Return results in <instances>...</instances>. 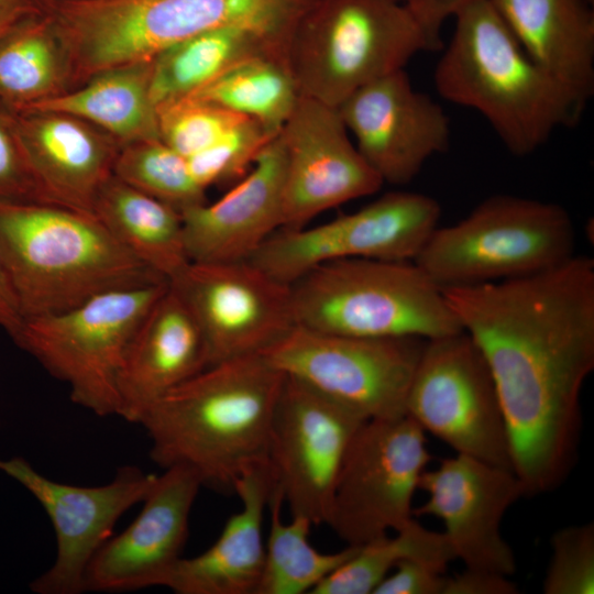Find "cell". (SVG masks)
I'll return each instance as SVG.
<instances>
[{"instance_id": "cell-27", "label": "cell", "mask_w": 594, "mask_h": 594, "mask_svg": "<svg viewBox=\"0 0 594 594\" xmlns=\"http://www.w3.org/2000/svg\"><path fill=\"white\" fill-rule=\"evenodd\" d=\"M94 215L136 258L167 282L190 263L178 210L112 175Z\"/></svg>"}, {"instance_id": "cell-30", "label": "cell", "mask_w": 594, "mask_h": 594, "mask_svg": "<svg viewBox=\"0 0 594 594\" xmlns=\"http://www.w3.org/2000/svg\"><path fill=\"white\" fill-rule=\"evenodd\" d=\"M388 535L358 546L354 553L328 575L311 594H373L404 560H417L446 572L454 552L443 531H432L415 519Z\"/></svg>"}, {"instance_id": "cell-31", "label": "cell", "mask_w": 594, "mask_h": 594, "mask_svg": "<svg viewBox=\"0 0 594 594\" xmlns=\"http://www.w3.org/2000/svg\"><path fill=\"white\" fill-rule=\"evenodd\" d=\"M283 504L282 494L272 490L270 532L256 594H311L354 553L358 546L332 553L318 551L309 541L314 524L301 516H292L289 522H284Z\"/></svg>"}, {"instance_id": "cell-41", "label": "cell", "mask_w": 594, "mask_h": 594, "mask_svg": "<svg viewBox=\"0 0 594 594\" xmlns=\"http://www.w3.org/2000/svg\"><path fill=\"white\" fill-rule=\"evenodd\" d=\"M22 321L23 317L0 253V327L12 338Z\"/></svg>"}, {"instance_id": "cell-33", "label": "cell", "mask_w": 594, "mask_h": 594, "mask_svg": "<svg viewBox=\"0 0 594 594\" xmlns=\"http://www.w3.org/2000/svg\"><path fill=\"white\" fill-rule=\"evenodd\" d=\"M57 55L45 24L24 25L0 44V94L30 103L48 97Z\"/></svg>"}, {"instance_id": "cell-14", "label": "cell", "mask_w": 594, "mask_h": 594, "mask_svg": "<svg viewBox=\"0 0 594 594\" xmlns=\"http://www.w3.org/2000/svg\"><path fill=\"white\" fill-rule=\"evenodd\" d=\"M365 420L285 375L267 440L273 487L292 516L324 524L350 443Z\"/></svg>"}, {"instance_id": "cell-18", "label": "cell", "mask_w": 594, "mask_h": 594, "mask_svg": "<svg viewBox=\"0 0 594 594\" xmlns=\"http://www.w3.org/2000/svg\"><path fill=\"white\" fill-rule=\"evenodd\" d=\"M279 135L285 150L282 229L302 228L319 213L383 186L336 107L300 96Z\"/></svg>"}, {"instance_id": "cell-15", "label": "cell", "mask_w": 594, "mask_h": 594, "mask_svg": "<svg viewBox=\"0 0 594 594\" xmlns=\"http://www.w3.org/2000/svg\"><path fill=\"white\" fill-rule=\"evenodd\" d=\"M168 283L201 332L208 365L262 354L296 326L290 285L248 260L190 262Z\"/></svg>"}, {"instance_id": "cell-26", "label": "cell", "mask_w": 594, "mask_h": 594, "mask_svg": "<svg viewBox=\"0 0 594 594\" xmlns=\"http://www.w3.org/2000/svg\"><path fill=\"white\" fill-rule=\"evenodd\" d=\"M43 114L20 143L44 200L94 213L118 154L69 116Z\"/></svg>"}, {"instance_id": "cell-40", "label": "cell", "mask_w": 594, "mask_h": 594, "mask_svg": "<svg viewBox=\"0 0 594 594\" xmlns=\"http://www.w3.org/2000/svg\"><path fill=\"white\" fill-rule=\"evenodd\" d=\"M516 585L509 578L470 571L448 576L443 594H515Z\"/></svg>"}, {"instance_id": "cell-3", "label": "cell", "mask_w": 594, "mask_h": 594, "mask_svg": "<svg viewBox=\"0 0 594 594\" xmlns=\"http://www.w3.org/2000/svg\"><path fill=\"white\" fill-rule=\"evenodd\" d=\"M453 20L435 69L443 99L477 111L519 157L579 122L585 105L527 55L490 0L472 1Z\"/></svg>"}, {"instance_id": "cell-21", "label": "cell", "mask_w": 594, "mask_h": 594, "mask_svg": "<svg viewBox=\"0 0 594 594\" xmlns=\"http://www.w3.org/2000/svg\"><path fill=\"white\" fill-rule=\"evenodd\" d=\"M284 176L278 133L226 195L180 212L190 262L249 260L283 227Z\"/></svg>"}, {"instance_id": "cell-19", "label": "cell", "mask_w": 594, "mask_h": 594, "mask_svg": "<svg viewBox=\"0 0 594 594\" xmlns=\"http://www.w3.org/2000/svg\"><path fill=\"white\" fill-rule=\"evenodd\" d=\"M355 146L383 184L404 186L450 146V119L399 69L359 88L338 107Z\"/></svg>"}, {"instance_id": "cell-36", "label": "cell", "mask_w": 594, "mask_h": 594, "mask_svg": "<svg viewBox=\"0 0 594 594\" xmlns=\"http://www.w3.org/2000/svg\"><path fill=\"white\" fill-rule=\"evenodd\" d=\"M550 544L552 553L542 581V592L544 594H593V522L557 530L551 537Z\"/></svg>"}, {"instance_id": "cell-23", "label": "cell", "mask_w": 594, "mask_h": 594, "mask_svg": "<svg viewBox=\"0 0 594 594\" xmlns=\"http://www.w3.org/2000/svg\"><path fill=\"white\" fill-rule=\"evenodd\" d=\"M273 482L267 463L245 471L233 487L241 501L217 540L204 552L177 562L166 586L177 594H256L265 541L263 522Z\"/></svg>"}, {"instance_id": "cell-11", "label": "cell", "mask_w": 594, "mask_h": 594, "mask_svg": "<svg viewBox=\"0 0 594 594\" xmlns=\"http://www.w3.org/2000/svg\"><path fill=\"white\" fill-rule=\"evenodd\" d=\"M426 432L407 415L365 420L342 462L326 522L348 546L397 531L431 462Z\"/></svg>"}, {"instance_id": "cell-43", "label": "cell", "mask_w": 594, "mask_h": 594, "mask_svg": "<svg viewBox=\"0 0 594 594\" xmlns=\"http://www.w3.org/2000/svg\"><path fill=\"white\" fill-rule=\"evenodd\" d=\"M397 1H400V2H406L407 0H397Z\"/></svg>"}, {"instance_id": "cell-44", "label": "cell", "mask_w": 594, "mask_h": 594, "mask_svg": "<svg viewBox=\"0 0 594 594\" xmlns=\"http://www.w3.org/2000/svg\"><path fill=\"white\" fill-rule=\"evenodd\" d=\"M591 2H594V0H590Z\"/></svg>"}, {"instance_id": "cell-9", "label": "cell", "mask_w": 594, "mask_h": 594, "mask_svg": "<svg viewBox=\"0 0 594 594\" xmlns=\"http://www.w3.org/2000/svg\"><path fill=\"white\" fill-rule=\"evenodd\" d=\"M305 0H77L69 31L94 74L153 62L167 48L221 26L276 16Z\"/></svg>"}, {"instance_id": "cell-2", "label": "cell", "mask_w": 594, "mask_h": 594, "mask_svg": "<svg viewBox=\"0 0 594 594\" xmlns=\"http://www.w3.org/2000/svg\"><path fill=\"white\" fill-rule=\"evenodd\" d=\"M285 374L263 354L210 364L142 415L151 459L191 470L201 485L233 492L240 476L266 462L267 440Z\"/></svg>"}, {"instance_id": "cell-5", "label": "cell", "mask_w": 594, "mask_h": 594, "mask_svg": "<svg viewBox=\"0 0 594 594\" xmlns=\"http://www.w3.org/2000/svg\"><path fill=\"white\" fill-rule=\"evenodd\" d=\"M425 51L428 38L405 2L308 0L284 54L300 95L337 108Z\"/></svg>"}, {"instance_id": "cell-42", "label": "cell", "mask_w": 594, "mask_h": 594, "mask_svg": "<svg viewBox=\"0 0 594 594\" xmlns=\"http://www.w3.org/2000/svg\"><path fill=\"white\" fill-rule=\"evenodd\" d=\"M34 9V0H0V37L15 30Z\"/></svg>"}, {"instance_id": "cell-13", "label": "cell", "mask_w": 594, "mask_h": 594, "mask_svg": "<svg viewBox=\"0 0 594 594\" xmlns=\"http://www.w3.org/2000/svg\"><path fill=\"white\" fill-rule=\"evenodd\" d=\"M440 217L435 198L395 190L329 222L277 230L248 261L288 285L311 268L341 258L414 262Z\"/></svg>"}, {"instance_id": "cell-1", "label": "cell", "mask_w": 594, "mask_h": 594, "mask_svg": "<svg viewBox=\"0 0 594 594\" xmlns=\"http://www.w3.org/2000/svg\"><path fill=\"white\" fill-rule=\"evenodd\" d=\"M442 290L488 364L526 496L556 490L578 457L581 393L594 370L593 258Z\"/></svg>"}, {"instance_id": "cell-25", "label": "cell", "mask_w": 594, "mask_h": 594, "mask_svg": "<svg viewBox=\"0 0 594 594\" xmlns=\"http://www.w3.org/2000/svg\"><path fill=\"white\" fill-rule=\"evenodd\" d=\"M302 7L202 32L161 53L152 62L150 78V97L155 108L191 94L241 61L284 53Z\"/></svg>"}, {"instance_id": "cell-38", "label": "cell", "mask_w": 594, "mask_h": 594, "mask_svg": "<svg viewBox=\"0 0 594 594\" xmlns=\"http://www.w3.org/2000/svg\"><path fill=\"white\" fill-rule=\"evenodd\" d=\"M446 582V572L408 559L399 562L373 594H443Z\"/></svg>"}, {"instance_id": "cell-16", "label": "cell", "mask_w": 594, "mask_h": 594, "mask_svg": "<svg viewBox=\"0 0 594 594\" xmlns=\"http://www.w3.org/2000/svg\"><path fill=\"white\" fill-rule=\"evenodd\" d=\"M0 471L36 498L55 532V560L30 585L38 594L82 593L92 556L113 535L119 518L142 503L156 476L125 465L107 484L80 486L48 479L23 458L0 460Z\"/></svg>"}, {"instance_id": "cell-7", "label": "cell", "mask_w": 594, "mask_h": 594, "mask_svg": "<svg viewBox=\"0 0 594 594\" xmlns=\"http://www.w3.org/2000/svg\"><path fill=\"white\" fill-rule=\"evenodd\" d=\"M575 255V228L560 205L495 195L451 226H438L414 261L441 289L551 270Z\"/></svg>"}, {"instance_id": "cell-24", "label": "cell", "mask_w": 594, "mask_h": 594, "mask_svg": "<svg viewBox=\"0 0 594 594\" xmlns=\"http://www.w3.org/2000/svg\"><path fill=\"white\" fill-rule=\"evenodd\" d=\"M527 55L584 105L594 94L590 0H490Z\"/></svg>"}, {"instance_id": "cell-17", "label": "cell", "mask_w": 594, "mask_h": 594, "mask_svg": "<svg viewBox=\"0 0 594 594\" xmlns=\"http://www.w3.org/2000/svg\"><path fill=\"white\" fill-rule=\"evenodd\" d=\"M419 490L428 498L413 516L442 520L443 534L464 569L506 578L515 573V556L502 535V521L526 490L513 470L457 453L426 469Z\"/></svg>"}, {"instance_id": "cell-39", "label": "cell", "mask_w": 594, "mask_h": 594, "mask_svg": "<svg viewBox=\"0 0 594 594\" xmlns=\"http://www.w3.org/2000/svg\"><path fill=\"white\" fill-rule=\"evenodd\" d=\"M474 0H407L405 3L425 32L431 52L443 47L441 32L448 19Z\"/></svg>"}, {"instance_id": "cell-8", "label": "cell", "mask_w": 594, "mask_h": 594, "mask_svg": "<svg viewBox=\"0 0 594 594\" xmlns=\"http://www.w3.org/2000/svg\"><path fill=\"white\" fill-rule=\"evenodd\" d=\"M167 280L112 289L64 311L24 318L13 341L99 417L119 414V377L130 343Z\"/></svg>"}, {"instance_id": "cell-4", "label": "cell", "mask_w": 594, "mask_h": 594, "mask_svg": "<svg viewBox=\"0 0 594 594\" xmlns=\"http://www.w3.org/2000/svg\"><path fill=\"white\" fill-rule=\"evenodd\" d=\"M0 253L23 319L166 280L94 213L47 201H0Z\"/></svg>"}, {"instance_id": "cell-20", "label": "cell", "mask_w": 594, "mask_h": 594, "mask_svg": "<svg viewBox=\"0 0 594 594\" xmlns=\"http://www.w3.org/2000/svg\"><path fill=\"white\" fill-rule=\"evenodd\" d=\"M201 487L198 476L187 468L172 466L156 474L135 519L92 556L84 592L166 586L183 557L191 508Z\"/></svg>"}, {"instance_id": "cell-35", "label": "cell", "mask_w": 594, "mask_h": 594, "mask_svg": "<svg viewBox=\"0 0 594 594\" xmlns=\"http://www.w3.org/2000/svg\"><path fill=\"white\" fill-rule=\"evenodd\" d=\"M156 111L161 141L185 157L211 146L246 119L221 107L187 97L165 103Z\"/></svg>"}, {"instance_id": "cell-32", "label": "cell", "mask_w": 594, "mask_h": 594, "mask_svg": "<svg viewBox=\"0 0 594 594\" xmlns=\"http://www.w3.org/2000/svg\"><path fill=\"white\" fill-rule=\"evenodd\" d=\"M113 175L179 212L206 202L187 158L161 140L134 142L117 155Z\"/></svg>"}, {"instance_id": "cell-22", "label": "cell", "mask_w": 594, "mask_h": 594, "mask_svg": "<svg viewBox=\"0 0 594 594\" xmlns=\"http://www.w3.org/2000/svg\"><path fill=\"white\" fill-rule=\"evenodd\" d=\"M206 366L201 332L168 283L128 349L119 377L118 417L139 424L153 403Z\"/></svg>"}, {"instance_id": "cell-6", "label": "cell", "mask_w": 594, "mask_h": 594, "mask_svg": "<svg viewBox=\"0 0 594 594\" xmlns=\"http://www.w3.org/2000/svg\"><path fill=\"white\" fill-rule=\"evenodd\" d=\"M290 289L296 324L321 332L431 340L462 331L443 290L413 261H330Z\"/></svg>"}, {"instance_id": "cell-34", "label": "cell", "mask_w": 594, "mask_h": 594, "mask_svg": "<svg viewBox=\"0 0 594 594\" xmlns=\"http://www.w3.org/2000/svg\"><path fill=\"white\" fill-rule=\"evenodd\" d=\"M278 133L256 120L243 119L211 146L186 157L189 169L204 189L237 183Z\"/></svg>"}, {"instance_id": "cell-29", "label": "cell", "mask_w": 594, "mask_h": 594, "mask_svg": "<svg viewBox=\"0 0 594 594\" xmlns=\"http://www.w3.org/2000/svg\"><path fill=\"white\" fill-rule=\"evenodd\" d=\"M300 96L284 53H271L241 61L185 97L279 132Z\"/></svg>"}, {"instance_id": "cell-28", "label": "cell", "mask_w": 594, "mask_h": 594, "mask_svg": "<svg viewBox=\"0 0 594 594\" xmlns=\"http://www.w3.org/2000/svg\"><path fill=\"white\" fill-rule=\"evenodd\" d=\"M152 63L111 69L74 92L30 103L41 113L90 120L118 136L140 142L161 140L157 111L150 97Z\"/></svg>"}, {"instance_id": "cell-37", "label": "cell", "mask_w": 594, "mask_h": 594, "mask_svg": "<svg viewBox=\"0 0 594 594\" xmlns=\"http://www.w3.org/2000/svg\"><path fill=\"white\" fill-rule=\"evenodd\" d=\"M0 201H45L20 141L1 123Z\"/></svg>"}, {"instance_id": "cell-12", "label": "cell", "mask_w": 594, "mask_h": 594, "mask_svg": "<svg viewBox=\"0 0 594 594\" xmlns=\"http://www.w3.org/2000/svg\"><path fill=\"white\" fill-rule=\"evenodd\" d=\"M406 415L455 453L513 470L491 370L465 331L427 340L409 386Z\"/></svg>"}, {"instance_id": "cell-10", "label": "cell", "mask_w": 594, "mask_h": 594, "mask_svg": "<svg viewBox=\"0 0 594 594\" xmlns=\"http://www.w3.org/2000/svg\"><path fill=\"white\" fill-rule=\"evenodd\" d=\"M426 339L362 338L296 324L262 354L277 370L364 420L406 415Z\"/></svg>"}]
</instances>
